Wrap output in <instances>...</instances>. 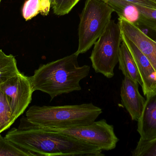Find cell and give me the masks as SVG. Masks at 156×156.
<instances>
[{
    "instance_id": "1",
    "label": "cell",
    "mask_w": 156,
    "mask_h": 156,
    "mask_svg": "<svg viewBox=\"0 0 156 156\" xmlns=\"http://www.w3.org/2000/svg\"><path fill=\"white\" fill-rule=\"evenodd\" d=\"M9 141L35 156H102L98 147L84 143L60 132L34 124L26 117L20 120L5 136Z\"/></svg>"
},
{
    "instance_id": "2",
    "label": "cell",
    "mask_w": 156,
    "mask_h": 156,
    "mask_svg": "<svg viewBox=\"0 0 156 156\" xmlns=\"http://www.w3.org/2000/svg\"><path fill=\"white\" fill-rule=\"evenodd\" d=\"M79 56L74 53L40 65L29 77L33 91L48 94L51 101L59 95L81 90L80 82L88 76L90 67L86 65L80 66Z\"/></svg>"
},
{
    "instance_id": "3",
    "label": "cell",
    "mask_w": 156,
    "mask_h": 156,
    "mask_svg": "<svg viewBox=\"0 0 156 156\" xmlns=\"http://www.w3.org/2000/svg\"><path fill=\"white\" fill-rule=\"evenodd\" d=\"M102 113V109L92 103L56 106L35 105L27 110L26 117L39 126L62 130L90 124Z\"/></svg>"
},
{
    "instance_id": "4",
    "label": "cell",
    "mask_w": 156,
    "mask_h": 156,
    "mask_svg": "<svg viewBox=\"0 0 156 156\" xmlns=\"http://www.w3.org/2000/svg\"><path fill=\"white\" fill-rule=\"evenodd\" d=\"M113 12L103 0H86L80 15L79 45L76 54L85 53L94 45L109 24Z\"/></svg>"
},
{
    "instance_id": "5",
    "label": "cell",
    "mask_w": 156,
    "mask_h": 156,
    "mask_svg": "<svg viewBox=\"0 0 156 156\" xmlns=\"http://www.w3.org/2000/svg\"><path fill=\"white\" fill-rule=\"evenodd\" d=\"M122 42L119 25L111 20L94 43L90 56L92 66L95 72L101 73L107 78L114 77L115 67L118 63L119 49Z\"/></svg>"
},
{
    "instance_id": "6",
    "label": "cell",
    "mask_w": 156,
    "mask_h": 156,
    "mask_svg": "<svg viewBox=\"0 0 156 156\" xmlns=\"http://www.w3.org/2000/svg\"><path fill=\"white\" fill-rule=\"evenodd\" d=\"M52 130L98 147L102 151H110L115 149L119 141L115 133L113 126L107 123L105 119L97 122L94 121L88 125L75 128Z\"/></svg>"
},
{
    "instance_id": "7",
    "label": "cell",
    "mask_w": 156,
    "mask_h": 156,
    "mask_svg": "<svg viewBox=\"0 0 156 156\" xmlns=\"http://www.w3.org/2000/svg\"><path fill=\"white\" fill-rule=\"evenodd\" d=\"M0 90L7 97L16 120L23 113L32 101L34 91L29 77L20 72L2 84Z\"/></svg>"
},
{
    "instance_id": "8",
    "label": "cell",
    "mask_w": 156,
    "mask_h": 156,
    "mask_svg": "<svg viewBox=\"0 0 156 156\" xmlns=\"http://www.w3.org/2000/svg\"><path fill=\"white\" fill-rule=\"evenodd\" d=\"M122 41L127 46L137 66L143 82V93L144 96L156 91V71L145 55L121 32Z\"/></svg>"
},
{
    "instance_id": "9",
    "label": "cell",
    "mask_w": 156,
    "mask_h": 156,
    "mask_svg": "<svg viewBox=\"0 0 156 156\" xmlns=\"http://www.w3.org/2000/svg\"><path fill=\"white\" fill-rule=\"evenodd\" d=\"M122 103L129 113L132 120L137 121L143 112L146 100L138 89V83L125 77L121 88Z\"/></svg>"
},
{
    "instance_id": "10",
    "label": "cell",
    "mask_w": 156,
    "mask_h": 156,
    "mask_svg": "<svg viewBox=\"0 0 156 156\" xmlns=\"http://www.w3.org/2000/svg\"><path fill=\"white\" fill-rule=\"evenodd\" d=\"M121 32L130 39L145 55L156 71V43L144 34L135 26L119 17Z\"/></svg>"
},
{
    "instance_id": "11",
    "label": "cell",
    "mask_w": 156,
    "mask_h": 156,
    "mask_svg": "<svg viewBox=\"0 0 156 156\" xmlns=\"http://www.w3.org/2000/svg\"><path fill=\"white\" fill-rule=\"evenodd\" d=\"M137 131L140 140L150 141L156 138V91L146 96L143 112L137 121Z\"/></svg>"
},
{
    "instance_id": "12",
    "label": "cell",
    "mask_w": 156,
    "mask_h": 156,
    "mask_svg": "<svg viewBox=\"0 0 156 156\" xmlns=\"http://www.w3.org/2000/svg\"><path fill=\"white\" fill-rule=\"evenodd\" d=\"M119 68L125 77H128L143 86V82L134 59L125 43L122 41L119 49Z\"/></svg>"
},
{
    "instance_id": "13",
    "label": "cell",
    "mask_w": 156,
    "mask_h": 156,
    "mask_svg": "<svg viewBox=\"0 0 156 156\" xmlns=\"http://www.w3.org/2000/svg\"><path fill=\"white\" fill-rule=\"evenodd\" d=\"M51 7V4L49 0H27L23 6V16L27 21L39 13L46 16L49 13Z\"/></svg>"
},
{
    "instance_id": "14",
    "label": "cell",
    "mask_w": 156,
    "mask_h": 156,
    "mask_svg": "<svg viewBox=\"0 0 156 156\" xmlns=\"http://www.w3.org/2000/svg\"><path fill=\"white\" fill-rule=\"evenodd\" d=\"M20 73L16 60L12 55H7L0 50V86L10 78Z\"/></svg>"
},
{
    "instance_id": "15",
    "label": "cell",
    "mask_w": 156,
    "mask_h": 156,
    "mask_svg": "<svg viewBox=\"0 0 156 156\" xmlns=\"http://www.w3.org/2000/svg\"><path fill=\"white\" fill-rule=\"evenodd\" d=\"M16 120L7 97L0 90V134L8 129Z\"/></svg>"
},
{
    "instance_id": "16",
    "label": "cell",
    "mask_w": 156,
    "mask_h": 156,
    "mask_svg": "<svg viewBox=\"0 0 156 156\" xmlns=\"http://www.w3.org/2000/svg\"><path fill=\"white\" fill-rule=\"evenodd\" d=\"M35 156L33 153L16 145L0 134V156Z\"/></svg>"
},
{
    "instance_id": "17",
    "label": "cell",
    "mask_w": 156,
    "mask_h": 156,
    "mask_svg": "<svg viewBox=\"0 0 156 156\" xmlns=\"http://www.w3.org/2000/svg\"><path fill=\"white\" fill-rule=\"evenodd\" d=\"M132 154L133 156H156V138L146 141L140 139Z\"/></svg>"
},
{
    "instance_id": "18",
    "label": "cell",
    "mask_w": 156,
    "mask_h": 156,
    "mask_svg": "<svg viewBox=\"0 0 156 156\" xmlns=\"http://www.w3.org/2000/svg\"><path fill=\"white\" fill-rule=\"evenodd\" d=\"M136 5L139 12V23L156 28V9L137 4Z\"/></svg>"
},
{
    "instance_id": "19",
    "label": "cell",
    "mask_w": 156,
    "mask_h": 156,
    "mask_svg": "<svg viewBox=\"0 0 156 156\" xmlns=\"http://www.w3.org/2000/svg\"><path fill=\"white\" fill-rule=\"evenodd\" d=\"M80 0H55L51 7L54 13L58 16L68 14Z\"/></svg>"
},
{
    "instance_id": "20",
    "label": "cell",
    "mask_w": 156,
    "mask_h": 156,
    "mask_svg": "<svg viewBox=\"0 0 156 156\" xmlns=\"http://www.w3.org/2000/svg\"><path fill=\"white\" fill-rule=\"evenodd\" d=\"M144 34L156 43V28L142 23L135 25Z\"/></svg>"
},
{
    "instance_id": "21",
    "label": "cell",
    "mask_w": 156,
    "mask_h": 156,
    "mask_svg": "<svg viewBox=\"0 0 156 156\" xmlns=\"http://www.w3.org/2000/svg\"><path fill=\"white\" fill-rule=\"evenodd\" d=\"M130 2L150 8L156 9V2L154 0H126Z\"/></svg>"
},
{
    "instance_id": "22",
    "label": "cell",
    "mask_w": 156,
    "mask_h": 156,
    "mask_svg": "<svg viewBox=\"0 0 156 156\" xmlns=\"http://www.w3.org/2000/svg\"><path fill=\"white\" fill-rule=\"evenodd\" d=\"M55 0H49L50 3H51V6H52V5H53V4L54 3V2H55Z\"/></svg>"
},
{
    "instance_id": "23",
    "label": "cell",
    "mask_w": 156,
    "mask_h": 156,
    "mask_svg": "<svg viewBox=\"0 0 156 156\" xmlns=\"http://www.w3.org/2000/svg\"><path fill=\"white\" fill-rule=\"evenodd\" d=\"M1 1H2V0H0V4H1Z\"/></svg>"
},
{
    "instance_id": "24",
    "label": "cell",
    "mask_w": 156,
    "mask_h": 156,
    "mask_svg": "<svg viewBox=\"0 0 156 156\" xmlns=\"http://www.w3.org/2000/svg\"><path fill=\"white\" fill-rule=\"evenodd\" d=\"M154 1L155 2H156V0H154Z\"/></svg>"
}]
</instances>
